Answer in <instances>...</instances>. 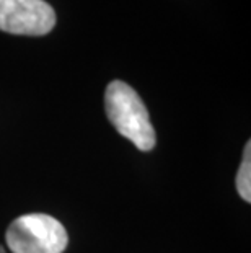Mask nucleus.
<instances>
[{
    "label": "nucleus",
    "mask_w": 251,
    "mask_h": 253,
    "mask_svg": "<svg viewBox=\"0 0 251 253\" xmlns=\"http://www.w3.org/2000/svg\"><path fill=\"white\" fill-rule=\"evenodd\" d=\"M106 116L122 137L129 139L139 150L148 152L157 144L155 129L137 91L121 80H113L105 91Z\"/></svg>",
    "instance_id": "obj_1"
},
{
    "label": "nucleus",
    "mask_w": 251,
    "mask_h": 253,
    "mask_svg": "<svg viewBox=\"0 0 251 253\" xmlns=\"http://www.w3.org/2000/svg\"><path fill=\"white\" fill-rule=\"evenodd\" d=\"M12 253H62L67 249L66 227L49 214H23L5 234Z\"/></svg>",
    "instance_id": "obj_2"
},
{
    "label": "nucleus",
    "mask_w": 251,
    "mask_h": 253,
    "mask_svg": "<svg viewBox=\"0 0 251 253\" xmlns=\"http://www.w3.org/2000/svg\"><path fill=\"white\" fill-rule=\"evenodd\" d=\"M56 26V12L44 0H0V31L44 36Z\"/></svg>",
    "instance_id": "obj_3"
},
{
    "label": "nucleus",
    "mask_w": 251,
    "mask_h": 253,
    "mask_svg": "<svg viewBox=\"0 0 251 253\" xmlns=\"http://www.w3.org/2000/svg\"><path fill=\"white\" fill-rule=\"evenodd\" d=\"M237 190L247 203H251V144L247 142L243 150V160L237 173Z\"/></svg>",
    "instance_id": "obj_4"
},
{
    "label": "nucleus",
    "mask_w": 251,
    "mask_h": 253,
    "mask_svg": "<svg viewBox=\"0 0 251 253\" xmlns=\"http://www.w3.org/2000/svg\"><path fill=\"white\" fill-rule=\"evenodd\" d=\"M0 253H5V249H3V247H0Z\"/></svg>",
    "instance_id": "obj_5"
}]
</instances>
